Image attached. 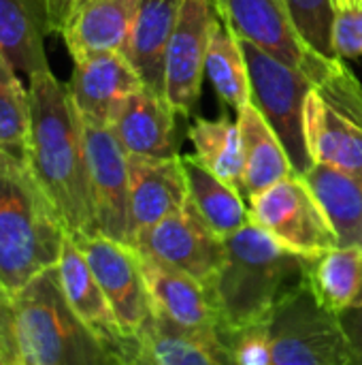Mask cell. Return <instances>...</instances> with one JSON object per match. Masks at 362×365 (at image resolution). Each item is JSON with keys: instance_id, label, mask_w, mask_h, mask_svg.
<instances>
[{"instance_id": "obj_6", "label": "cell", "mask_w": 362, "mask_h": 365, "mask_svg": "<svg viewBox=\"0 0 362 365\" xmlns=\"http://www.w3.org/2000/svg\"><path fill=\"white\" fill-rule=\"evenodd\" d=\"M222 21L243 41L256 45L280 62L309 75L322 86L341 66V58L322 56L301 34L286 0H213Z\"/></svg>"}, {"instance_id": "obj_36", "label": "cell", "mask_w": 362, "mask_h": 365, "mask_svg": "<svg viewBox=\"0 0 362 365\" xmlns=\"http://www.w3.org/2000/svg\"><path fill=\"white\" fill-rule=\"evenodd\" d=\"M47 2V11H49V26H51V32H60V26H62V19L66 15V9L70 4V0H45Z\"/></svg>"}, {"instance_id": "obj_26", "label": "cell", "mask_w": 362, "mask_h": 365, "mask_svg": "<svg viewBox=\"0 0 362 365\" xmlns=\"http://www.w3.org/2000/svg\"><path fill=\"white\" fill-rule=\"evenodd\" d=\"M307 287L333 314L362 302V248L337 246L309 259Z\"/></svg>"}, {"instance_id": "obj_15", "label": "cell", "mask_w": 362, "mask_h": 365, "mask_svg": "<svg viewBox=\"0 0 362 365\" xmlns=\"http://www.w3.org/2000/svg\"><path fill=\"white\" fill-rule=\"evenodd\" d=\"M141 0H70L60 32L75 60L122 51Z\"/></svg>"}, {"instance_id": "obj_37", "label": "cell", "mask_w": 362, "mask_h": 365, "mask_svg": "<svg viewBox=\"0 0 362 365\" xmlns=\"http://www.w3.org/2000/svg\"><path fill=\"white\" fill-rule=\"evenodd\" d=\"M0 365H6V361L2 359V355H0Z\"/></svg>"}, {"instance_id": "obj_32", "label": "cell", "mask_w": 362, "mask_h": 365, "mask_svg": "<svg viewBox=\"0 0 362 365\" xmlns=\"http://www.w3.org/2000/svg\"><path fill=\"white\" fill-rule=\"evenodd\" d=\"M333 47L341 60L362 58V0H341L333 4Z\"/></svg>"}, {"instance_id": "obj_17", "label": "cell", "mask_w": 362, "mask_h": 365, "mask_svg": "<svg viewBox=\"0 0 362 365\" xmlns=\"http://www.w3.org/2000/svg\"><path fill=\"white\" fill-rule=\"evenodd\" d=\"M175 118L177 111L162 94L141 88L122 103L109 126L128 156L173 158L179 156Z\"/></svg>"}, {"instance_id": "obj_23", "label": "cell", "mask_w": 362, "mask_h": 365, "mask_svg": "<svg viewBox=\"0 0 362 365\" xmlns=\"http://www.w3.org/2000/svg\"><path fill=\"white\" fill-rule=\"evenodd\" d=\"M237 126L245 154L243 195L247 199L294 175L282 139L254 105H245L237 111Z\"/></svg>"}, {"instance_id": "obj_28", "label": "cell", "mask_w": 362, "mask_h": 365, "mask_svg": "<svg viewBox=\"0 0 362 365\" xmlns=\"http://www.w3.org/2000/svg\"><path fill=\"white\" fill-rule=\"evenodd\" d=\"M188 137L194 145V156L198 158V163L243 195L245 154L239 126L226 118L196 120L190 126Z\"/></svg>"}, {"instance_id": "obj_12", "label": "cell", "mask_w": 362, "mask_h": 365, "mask_svg": "<svg viewBox=\"0 0 362 365\" xmlns=\"http://www.w3.org/2000/svg\"><path fill=\"white\" fill-rule=\"evenodd\" d=\"M132 246L147 259L179 269L205 284H211L224 263V240L215 235L194 207L169 216L134 237Z\"/></svg>"}, {"instance_id": "obj_30", "label": "cell", "mask_w": 362, "mask_h": 365, "mask_svg": "<svg viewBox=\"0 0 362 365\" xmlns=\"http://www.w3.org/2000/svg\"><path fill=\"white\" fill-rule=\"evenodd\" d=\"M286 4L303 38L322 56L337 58L333 47V0H286Z\"/></svg>"}, {"instance_id": "obj_34", "label": "cell", "mask_w": 362, "mask_h": 365, "mask_svg": "<svg viewBox=\"0 0 362 365\" xmlns=\"http://www.w3.org/2000/svg\"><path fill=\"white\" fill-rule=\"evenodd\" d=\"M339 319L350 342L352 365H362V302L358 306L346 310L344 314H339Z\"/></svg>"}, {"instance_id": "obj_20", "label": "cell", "mask_w": 362, "mask_h": 365, "mask_svg": "<svg viewBox=\"0 0 362 365\" xmlns=\"http://www.w3.org/2000/svg\"><path fill=\"white\" fill-rule=\"evenodd\" d=\"M181 0H141L122 53L139 73L143 86L164 96V58Z\"/></svg>"}, {"instance_id": "obj_31", "label": "cell", "mask_w": 362, "mask_h": 365, "mask_svg": "<svg viewBox=\"0 0 362 365\" xmlns=\"http://www.w3.org/2000/svg\"><path fill=\"white\" fill-rule=\"evenodd\" d=\"M222 340L230 351L235 365H273L267 321L239 329H222Z\"/></svg>"}, {"instance_id": "obj_5", "label": "cell", "mask_w": 362, "mask_h": 365, "mask_svg": "<svg viewBox=\"0 0 362 365\" xmlns=\"http://www.w3.org/2000/svg\"><path fill=\"white\" fill-rule=\"evenodd\" d=\"M267 331L273 365H352L339 314L326 310L307 284L269 314Z\"/></svg>"}, {"instance_id": "obj_24", "label": "cell", "mask_w": 362, "mask_h": 365, "mask_svg": "<svg viewBox=\"0 0 362 365\" xmlns=\"http://www.w3.org/2000/svg\"><path fill=\"white\" fill-rule=\"evenodd\" d=\"M181 165L188 182V201L215 235L226 240L252 222L250 205L237 188L213 175L196 156H181Z\"/></svg>"}, {"instance_id": "obj_2", "label": "cell", "mask_w": 362, "mask_h": 365, "mask_svg": "<svg viewBox=\"0 0 362 365\" xmlns=\"http://www.w3.org/2000/svg\"><path fill=\"white\" fill-rule=\"evenodd\" d=\"M224 263L211 280L222 329L267 321L307 284L309 259L288 250L256 222L224 240Z\"/></svg>"}, {"instance_id": "obj_22", "label": "cell", "mask_w": 362, "mask_h": 365, "mask_svg": "<svg viewBox=\"0 0 362 365\" xmlns=\"http://www.w3.org/2000/svg\"><path fill=\"white\" fill-rule=\"evenodd\" d=\"M137 340L154 365H235L222 334L186 329L158 312L149 317Z\"/></svg>"}, {"instance_id": "obj_4", "label": "cell", "mask_w": 362, "mask_h": 365, "mask_svg": "<svg viewBox=\"0 0 362 365\" xmlns=\"http://www.w3.org/2000/svg\"><path fill=\"white\" fill-rule=\"evenodd\" d=\"M13 314L21 365H124L68 306L55 267L13 295Z\"/></svg>"}, {"instance_id": "obj_14", "label": "cell", "mask_w": 362, "mask_h": 365, "mask_svg": "<svg viewBox=\"0 0 362 365\" xmlns=\"http://www.w3.org/2000/svg\"><path fill=\"white\" fill-rule=\"evenodd\" d=\"M130 171V246L137 235L188 205V182L181 156H128Z\"/></svg>"}, {"instance_id": "obj_1", "label": "cell", "mask_w": 362, "mask_h": 365, "mask_svg": "<svg viewBox=\"0 0 362 365\" xmlns=\"http://www.w3.org/2000/svg\"><path fill=\"white\" fill-rule=\"evenodd\" d=\"M30 130L26 167L53 205L66 235L98 233L81 118L68 88L45 68L28 77Z\"/></svg>"}, {"instance_id": "obj_13", "label": "cell", "mask_w": 362, "mask_h": 365, "mask_svg": "<svg viewBox=\"0 0 362 365\" xmlns=\"http://www.w3.org/2000/svg\"><path fill=\"white\" fill-rule=\"evenodd\" d=\"M66 88L81 120L109 126L122 103L145 86L122 51H109L75 60Z\"/></svg>"}, {"instance_id": "obj_29", "label": "cell", "mask_w": 362, "mask_h": 365, "mask_svg": "<svg viewBox=\"0 0 362 365\" xmlns=\"http://www.w3.org/2000/svg\"><path fill=\"white\" fill-rule=\"evenodd\" d=\"M30 98L17 71L0 56V152L26 163Z\"/></svg>"}, {"instance_id": "obj_16", "label": "cell", "mask_w": 362, "mask_h": 365, "mask_svg": "<svg viewBox=\"0 0 362 365\" xmlns=\"http://www.w3.org/2000/svg\"><path fill=\"white\" fill-rule=\"evenodd\" d=\"M141 261L154 312L186 329L222 334V319L209 284L143 255Z\"/></svg>"}, {"instance_id": "obj_38", "label": "cell", "mask_w": 362, "mask_h": 365, "mask_svg": "<svg viewBox=\"0 0 362 365\" xmlns=\"http://www.w3.org/2000/svg\"><path fill=\"white\" fill-rule=\"evenodd\" d=\"M335 2H341V0H333V4H335Z\"/></svg>"}, {"instance_id": "obj_19", "label": "cell", "mask_w": 362, "mask_h": 365, "mask_svg": "<svg viewBox=\"0 0 362 365\" xmlns=\"http://www.w3.org/2000/svg\"><path fill=\"white\" fill-rule=\"evenodd\" d=\"M62 293L68 302V306L75 310V314L122 359L124 346L130 338L124 336L122 327L117 325V319L113 314V308L102 293L94 272L90 269L83 252L73 242V237L66 235L60 261L55 265Z\"/></svg>"}, {"instance_id": "obj_33", "label": "cell", "mask_w": 362, "mask_h": 365, "mask_svg": "<svg viewBox=\"0 0 362 365\" xmlns=\"http://www.w3.org/2000/svg\"><path fill=\"white\" fill-rule=\"evenodd\" d=\"M0 355L6 365H21L15 342V314H13V297L0 282Z\"/></svg>"}, {"instance_id": "obj_11", "label": "cell", "mask_w": 362, "mask_h": 365, "mask_svg": "<svg viewBox=\"0 0 362 365\" xmlns=\"http://www.w3.org/2000/svg\"><path fill=\"white\" fill-rule=\"evenodd\" d=\"M81 128L98 233L130 244L128 154L111 126L81 120Z\"/></svg>"}, {"instance_id": "obj_27", "label": "cell", "mask_w": 362, "mask_h": 365, "mask_svg": "<svg viewBox=\"0 0 362 365\" xmlns=\"http://www.w3.org/2000/svg\"><path fill=\"white\" fill-rule=\"evenodd\" d=\"M205 73L211 86L215 88L218 96L226 105H230L237 111L243 109L245 105H252V83L241 41L222 21V17L215 24L209 41Z\"/></svg>"}, {"instance_id": "obj_35", "label": "cell", "mask_w": 362, "mask_h": 365, "mask_svg": "<svg viewBox=\"0 0 362 365\" xmlns=\"http://www.w3.org/2000/svg\"><path fill=\"white\" fill-rule=\"evenodd\" d=\"M122 361L124 365H154V361L149 359V355L145 353V349L139 344L137 338H130L124 346L122 353Z\"/></svg>"}, {"instance_id": "obj_9", "label": "cell", "mask_w": 362, "mask_h": 365, "mask_svg": "<svg viewBox=\"0 0 362 365\" xmlns=\"http://www.w3.org/2000/svg\"><path fill=\"white\" fill-rule=\"evenodd\" d=\"M73 242L94 272L124 336L137 338L154 314L139 250L100 233L79 235Z\"/></svg>"}, {"instance_id": "obj_25", "label": "cell", "mask_w": 362, "mask_h": 365, "mask_svg": "<svg viewBox=\"0 0 362 365\" xmlns=\"http://www.w3.org/2000/svg\"><path fill=\"white\" fill-rule=\"evenodd\" d=\"M301 178L329 218L337 244L362 248V180L326 165H312Z\"/></svg>"}, {"instance_id": "obj_3", "label": "cell", "mask_w": 362, "mask_h": 365, "mask_svg": "<svg viewBox=\"0 0 362 365\" xmlns=\"http://www.w3.org/2000/svg\"><path fill=\"white\" fill-rule=\"evenodd\" d=\"M66 231L26 163L0 152V282L13 297L55 267Z\"/></svg>"}, {"instance_id": "obj_21", "label": "cell", "mask_w": 362, "mask_h": 365, "mask_svg": "<svg viewBox=\"0 0 362 365\" xmlns=\"http://www.w3.org/2000/svg\"><path fill=\"white\" fill-rule=\"evenodd\" d=\"M51 32L45 0H0V56L28 77L49 68L45 36Z\"/></svg>"}, {"instance_id": "obj_8", "label": "cell", "mask_w": 362, "mask_h": 365, "mask_svg": "<svg viewBox=\"0 0 362 365\" xmlns=\"http://www.w3.org/2000/svg\"><path fill=\"white\" fill-rule=\"evenodd\" d=\"M252 222L288 250L318 257L337 248V235L301 175H290L247 199Z\"/></svg>"}, {"instance_id": "obj_18", "label": "cell", "mask_w": 362, "mask_h": 365, "mask_svg": "<svg viewBox=\"0 0 362 365\" xmlns=\"http://www.w3.org/2000/svg\"><path fill=\"white\" fill-rule=\"evenodd\" d=\"M305 145L314 165H326L362 180V124L320 90L305 98Z\"/></svg>"}, {"instance_id": "obj_10", "label": "cell", "mask_w": 362, "mask_h": 365, "mask_svg": "<svg viewBox=\"0 0 362 365\" xmlns=\"http://www.w3.org/2000/svg\"><path fill=\"white\" fill-rule=\"evenodd\" d=\"M220 15L213 0H181L164 58V98L179 115L194 113L209 41Z\"/></svg>"}, {"instance_id": "obj_7", "label": "cell", "mask_w": 362, "mask_h": 365, "mask_svg": "<svg viewBox=\"0 0 362 365\" xmlns=\"http://www.w3.org/2000/svg\"><path fill=\"white\" fill-rule=\"evenodd\" d=\"M241 41V49L247 60L252 105L262 113L269 126L282 139L292 169L303 175L314 163L305 145V98L316 88L309 75L292 68L256 45Z\"/></svg>"}]
</instances>
